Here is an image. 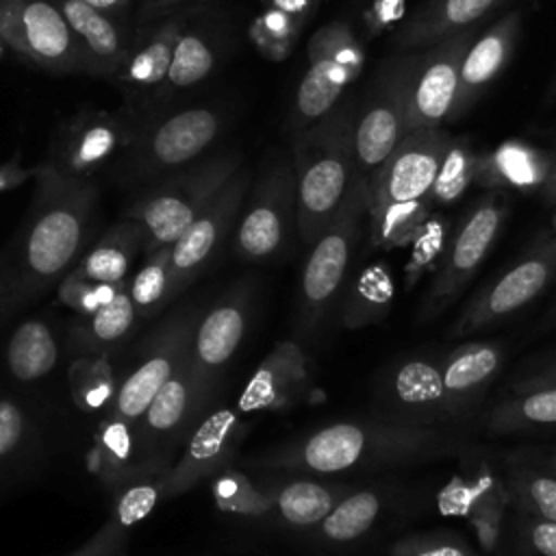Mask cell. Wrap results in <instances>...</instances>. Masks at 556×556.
<instances>
[{"label": "cell", "instance_id": "obj_22", "mask_svg": "<svg viewBox=\"0 0 556 556\" xmlns=\"http://www.w3.org/2000/svg\"><path fill=\"white\" fill-rule=\"evenodd\" d=\"M187 26L185 15H169L130 41V48L111 78L126 98V109L146 122V111L169 70L176 41Z\"/></svg>", "mask_w": 556, "mask_h": 556}, {"label": "cell", "instance_id": "obj_10", "mask_svg": "<svg viewBox=\"0 0 556 556\" xmlns=\"http://www.w3.org/2000/svg\"><path fill=\"white\" fill-rule=\"evenodd\" d=\"M556 280V235H543L502 276L476 291L450 326V337L465 339L491 330L530 302Z\"/></svg>", "mask_w": 556, "mask_h": 556}, {"label": "cell", "instance_id": "obj_30", "mask_svg": "<svg viewBox=\"0 0 556 556\" xmlns=\"http://www.w3.org/2000/svg\"><path fill=\"white\" fill-rule=\"evenodd\" d=\"M554 165V156L519 139L504 141L491 154L480 156L476 180L489 191L541 189Z\"/></svg>", "mask_w": 556, "mask_h": 556}, {"label": "cell", "instance_id": "obj_51", "mask_svg": "<svg viewBox=\"0 0 556 556\" xmlns=\"http://www.w3.org/2000/svg\"><path fill=\"white\" fill-rule=\"evenodd\" d=\"M541 387H556V358H549L534 369L521 374L510 387L508 393L513 391H530V389H541Z\"/></svg>", "mask_w": 556, "mask_h": 556}, {"label": "cell", "instance_id": "obj_17", "mask_svg": "<svg viewBox=\"0 0 556 556\" xmlns=\"http://www.w3.org/2000/svg\"><path fill=\"white\" fill-rule=\"evenodd\" d=\"M476 39V30L467 28L441 39L413 59H408L406 74V119L408 132L419 128L443 126L452 117L460 61Z\"/></svg>", "mask_w": 556, "mask_h": 556}, {"label": "cell", "instance_id": "obj_26", "mask_svg": "<svg viewBox=\"0 0 556 556\" xmlns=\"http://www.w3.org/2000/svg\"><path fill=\"white\" fill-rule=\"evenodd\" d=\"M521 11L504 13L489 30H484L469 43L460 61L458 93L450 122H456L460 115H465L473 106L478 96L484 91V87H489V83H493L504 72V67L515 54V46L521 35Z\"/></svg>", "mask_w": 556, "mask_h": 556}, {"label": "cell", "instance_id": "obj_1", "mask_svg": "<svg viewBox=\"0 0 556 556\" xmlns=\"http://www.w3.org/2000/svg\"><path fill=\"white\" fill-rule=\"evenodd\" d=\"M98 185L35 167L30 206L0 250V321L33 306L85 254L93 232Z\"/></svg>", "mask_w": 556, "mask_h": 556}, {"label": "cell", "instance_id": "obj_24", "mask_svg": "<svg viewBox=\"0 0 556 556\" xmlns=\"http://www.w3.org/2000/svg\"><path fill=\"white\" fill-rule=\"evenodd\" d=\"M504 358V348L495 341H467L439 354L443 389L458 426L476 417Z\"/></svg>", "mask_w": 556, "mask_h": 556}, {"label": "cell", "instance_id": "obj_35", "mask_svg": "<svg viewBox=\"0 0 556 556\" xmlns=\"http://www.w3.org/2000/svg\"><path fill=\"white\" fill-rule=\"evenodd\" d=\"M139 321L135 304L128 295V285L104 306L91 315H80L72 337L85 356H109L130 337Z\"/></svg>", "mask_w": 556, "mask_h": 556}, {"label": "cell", "instance_id": "obj_23", "mask_svg": "<svg viewBox=\"0 0 556 556\" xmlns=\"http://www.w3.org/2000/svg\"><path fill=\"white\" fill-rule=\"evenodd\" d=\"M313 391L308 356L298 339L278 341L248 380L237 410L239 413H280L291 410Z\"/></svg>", "mask_w": 556, "mask_h": 556}, {"label": "cell", "instance_id": "obj_54", "mask_svg": "<svg viewBox=\"0 0 556 556\" xmlns=\"http://www.w3.org/2000/svg\"><path fill=\"white\" fill-rule=\"evenodd\" d=\"M515 458H521V460H526V463H532V465H536V467H541V469H545V471H549V473H554L556 476V447H539V450H526V452H521L519 456H515Z\"/></svg>", "mask_w": 556, "mask_h": 556}, {"label": "cell", "instance_id": "obj_33", "mask_svg": "<svg viewBox=\"0 0 556 556\" xmlns=\"http://www.w3.org/2000/svg\"><path fill=\"white\" fill-rule=\"evenodd\" d=\"M219 56L217 37L202 26H185L169 63V70L165 74V80L156 89L152 98V109L165 106L172 102L178 93L193 89L202 80H206Z\"/></svg>", "mask_w": 556, "mask_h": 556}, {"label": "cell", "instance_id": "obj_14", "mask_svg": "<svg viewBox=\"0 0 556 556\" xmlns=\"http://www.w3.org/2000/svg\"><path fill=\"white\" fill-rule=\"evenodd\" d=\"M0 35L48 74H87L78 39L54 0H0Z\"/></svg>", "mask_w": 556, "mask_h": 556}, {"label": "cell", "instance_id": "obj_59", "mask_svg": "<svg viewBox=\"0 0 556 556\" xmlns=\"http://www.w3.org/2000/svg\"><path fill=\"white\" fill-rule=\"evenodd\" d=\"M554 328H556V302H554V306L545 313V317L541 319V324H539V332L554 330Z\"/></svg>", "mask_w": 556, "mask_h": 556}, {"label": "cell", "instance_id": "obj_45", "mask_svg": "<svg viewBox=\"0 0 556 556\" xmlns=\"http://www.w3.org/2000/svg\"><path fill=\"white\" fill-rule=\"evenodd\" d=\"M410 258L406 263V287H415L419 278L437 261H441L447 245L445 224L439 219H426L410 239Z\"/></svg>", "mask_w": 556, "mask_h": 556}, {"label": "cell", "instance_id": "obj_3", "mask_svg": "<svg viewBox=\"0 0 556 556\" xmlns=\"http://www.w3.org/2000/svg\"><path fill=\"white\" fill-rule=\"evenodd\" d=\"M295 178V230L311 248L341 204L363 180L352 143L350 109H334L315 124L295 130L291 143Z\"/></svg>", "mask_w": 556, "mask_h": 556}, {"label": "cell", "instance_id": "obj_19", "mask_svg": "<svg viewBox=\"0 0 556 556\" xmlns=\"http://www.w3.org/2000/svg\"><path fill=\"white\" fill-rule=\"evenodd\" d=\"M248 189L250 174L239 167L191 226L169 245L174 300L213 263L239 219Z\"/></svg>", "mask_w": 556, "mask_h": 556}, {"label": "cell", "instance_id": "obj_25", "mask_svg": "<svg viewBox=\"0 0 556 556\" xmlns=\"http://www.w3.org/2000/svg\"><path fill=\"white\" fill-rule=\"evenodd\" d=\"M46 447L39 410L15 393H0V497L35 473Z\"/></svg>", "mask_w": 556, "mask_h": 556}, {"label": "cell", "instance_id": "obj_28", "mask_svg": "<svg viewBox=\"0 0 556 556\" xmlns=\"http://www.w3.org/2000/svg\"><path fill=\"white\" fill-rule=\"evenodd\" d=\"M508 0H428L410 13L395 33L402 50H421L495 13Z\"/></svg>", "mask_w": 556, "mask_h": 556}, {"label": "cell", "instance_id": "obj_41", "mask_svg": "<svg viewBox=\"0 0 556 556\" xmlns=\"http://www.w3.org/2000/svg\"><path fill=\"white\" fill-rule=\"evenodd\" d=\"M128 295L135 304L139 319H152L167 304L174 302L169 245L146 254L143 265L128 282Z\"/></svg>", "mask_w": 556, "mask_h": 556}, {"label": "cell", "instance_id": "obj_43", "mask_svg": "<svg viewBox=\"0 0 556 556\" xmlns=\"http://www.w3.org/2000/svg\"><path fill=\"white\" fill-rule=\"evenodd\" d=\"M115 389L113 369L104 356H80L70 367L72 400L83 410L109 408Z\"/></svg>", "mask_w": 556, "mask_h": 556}, {"label": "cell", "instance_id": "obj_16", "mask_svg": "<svg viewBox=\"0 0 556 556\" xmlns=\"http://www.w3.org/2000/svg\"><path fill=\"white\" fill-rule=\"evenodd\" d=\"M213 395L215 391L198 378L189 358H185L174 376L156 391L143 415L135 421L148 458L161 471H167L174 454L208 413Z\"/></svg>", "mask_w": 556, "mask_h": 556}, {"label": "cell", "instance_id": "obj_48", "mask_svg": "<svg viewBox=\"0 0 556 556\" xmlns=\"http://www.w3.org/2000/svg\"><path fill=\"white\" fill-rule=\"evenodd\" d=\"M128 523L113 513L80 547L67 556H124L128 543Z\"/></svg>", "mask_w": 556, "mask_h": 556}, {"label": "cell", "instance_id": "obj_39", "mask_svg": "<svg viewBox=\"0 0 556 556\" xmlns=\"http://www.w3.org/2000/svg\"><path fill=\"white\" fill-rule=\"evenodd\" d=\"M508 497L517 504L521 515L556 521V476L526 463L521 458L508 460L506 471Z\"/></svg>", "mask_w": 556, "mask_h": 556}, {"label": "cell", "instance_id": "obj_56", "mask_svg": "<svg viewBox=\"0 0 556 556\" xmlns=\"http://www.w3.org/2000/svg\"><path fill=\"white\" fill-rule=\"evenodd\" d=\"M182 2H187V0H143V7H146L148 13L154 15V13L169 11V9H174V7L182 4Z\"/></svg>", "mask_w": 556, "mask_h": 556}, {"label": "cell", "instance_id": "obj_7", "mask_svg": "<svg viewBox=\"0 0 556 556\" xmlns=\"http://www.w3.org/2000/svg\"><path fill=\"white\" fill-rule=\"evenodd\" d=\"M226 115L217 106H185L148 119L137 139L111 167L124 185L146 187L195 161L222 137Z\"/></svg>", "mask_w": 556, "mask_h": 556}, {"label": "cell", "instance_id": "obj_15", "mask_svg": "<svg viewBox=\"0 0 556 556\" xmlns=\"http://www.w3.org/2000/svg\"><path fill=\"white\" fill-rule=\"evenodd\" d=\"M376 415L415 426H458L439 369L437 354H410L391 361L374 382Z\"/></svg>", "mask_w": 556, "mask_h": 556}, {"label": "cell", "instance_id": "obj_8", "mask_svg": "<svg viewBox=\"0 0 556 556\" xmlns=\"http://www.w3.org/2000/svg\"><path fill=\"white\" fill-rule=\"evenodd\" d=\"M143 119L126 106L117 111L80 106L54 130L43 165L80 180H93L113 167L143 128Z\"/></svg>", "mask_w": 556, "mask_h": 556}, {"label": "cell", "instance_id": "obj_49", "mask_svg": "<svg viewBox=\"0 0 556 556\" xmlns=\"http://www.w3.org/2000/svg\"><path fill=\"white\" fill-rule=\"evenodd\" d=\"M519 539L532 556H556V521L521 515Z\"/></svg>", "mask_w": 556, "mask_h": 556}, {"label": "cell", "instance_id": "obj_11", "mask_svg": "<svg viewBox=\"0 0 556 556\" xmlns=\"http://www.w3.org/2000/svg\"><path fill=\"white\" fill-rule=\"evenodd\" d=\"M506 217L502 191H486L460 219L447 239L445 252L434 269L430 291L419 308V321H432L447 311L465 291L478 267L491 252Z\"/></svg>", "mask_w": 556, "mask_h": 556}, {"label": "cell", "instance_id": "obj_36", "mask_svg": "<svg viewBox=\"0 0 556 556\" xmlns=\"http://www.w3.org/2000/svg\"><path fill=\"white\" fill-rule=\"evenodd\" d=\"M395 287L391 271L384 263H374L345 285L339 300V321L345 330H361L382 321L393 304Z\"/></svg>", "mask_w": 556, "mask_h": 556}, {"label": "cell", "instance_id": "obj_38", "mask_svg": "<svg viewBox=\"0 0 556 556\" xmlns=\"http://www.w3.org/2000/svg\"><path fill=\"white\" fill-rule=\"evenodd\" d=\"M382 510V495L376 489L345 493L332 510L315 526L328 543H352L365 536Z\"/></svg>", "mask_w": 556, "mask_h": 556}, {"label": "cell", "instance_id": "obj_18", "mask_svg": "<svg viewBox=\"0 0 556 556\" xmlns=\"http://www.w3.org/2000/svg\"><path fill=\"white\" fill-rule=\"evenodd\" d=\"M406 74L408 59L382 67L356 115H352L354 156L365 180L408 135Z\"/></svg>", "mask_w": 556, "mask_h": 556}, {"label": "cell", "instance_id": "obj_9", "mask_svg": "<svg viewBox=\"0 0 556 556\" xmlns=\"http://www.w3.org/2000/svg\"><path fill=\"white\" fill-rule=\"evenodd\" d=\"M306 56L308 67L295 91L293 132L334 111L365 63L363 46L343 20L317 28L306 43Z\"/></svg>", "mask_w": 556, "mask_h": 556}, {"label": "cell", "instance_id": "obj_12", "mask_svg": "<svg viewBox=\"0 0 556 556\" xmlns=\"http://www.w3.org/2000/svg\"><path fill=\"white\" fill-rule=\"evenodd\" d=\"M239 213L235 254L248 263L276 256L295 228V178L291 159L271 154L265 159L250 200Z\"/></svg>", "mask_w": 556, "mask_h": 556}, {"label": "cell", "instance_id": "obj_6", "mask_svg": "<svg viewBox=\"0 0 556 556\" xmlns=\"http://www.w3.org/2000/svg\"><path fill=\"white\" fill-rule=\"evenodd\" d=\"M239 167L241 156L237 152H219L141 187L124 217L143 228V252L172 245Z\"/></svg>", "mask_w": 556, "mask_h": 556}, {"label": "cell", "instance_id": "obj_46", "mask_svg": "<svg viewBox=\"0 0 556 556\" xmlns=\"http://www.w3.org/2000/svg\"><path fill=\"white\" fill-rule=\"evenodd\" d=\"M124 287H126V282L124 285H106V282L87 280V278H80V276H74L72 271H67L63 276V280L56 285V295L65 306H70L78 315H91L100 306L109 304Z\"/></svg>", "mask_w": 556, "mask_h": 556}, {"label": "cell", "instance_id": "obj_52", "mask_svg": "<svg viewBox=\"0 0 556 556\" xmlns=\"http://www.w3.org/2000/svg\"><path fill=\"white\" fill-rule=\"evenodd\" d=\"M35 176V167H22L20 163V152H15L9 161L0 163V193L9 191L13 187L24 185L28 178Z\"/></svg>", "mask_w": 556, "mask_h": 556}, {"label": "cell", "instance_id": "obj_20", "mask_svg": "<svg viewBox=\"0 0 556 556\" xmlns=\"http://www.w3.org/2000/svg\"><path fill=\"white\" fill-rule=\"evenodd\" d=\"M252 306L254 282L241 278L211 308L202 311L193 328L187 358L198 378L213 391L245 337Z\"/></svg>", "mask_w": 556, "mask_h": 556}, {"label": "cell", "instance_id": "obj_58", "mask_svg": "<svg viewBox=\"0 0 556 556\" xmlns=\"http://www.w3.org/2000/svg\"><path fill=\"white\" fill-rule=\"evenodd\" d=\"M556 104V67H554V74L552 78L547 80V87H545V98H543V106H554Z\"/></svg>", "mask_w": 556, "mask_h": 556}, {"label": "cell", "instance_id": "obj_27", "mask_svg": "<svg viewBox=\"0 0 556 556\" xmlns=\"http://www.w3.org/2000/svg\"><path fill=\"white\" fill-rule=\"evenodd\" d=\"M70 22L85 56L87 74L113 78L130 48V37L113 15L98 11L85 0H54Z\"/></svg>", "mask_w": 556, "mask_h": 556}, {"label": "cell", "instance_id": "obj_29", "mask_svg": "<svg viewBox=\"0 0 556 556\" xmlns=\"http://www.w3.org/2000/svg\"><path fill=\"white\" fill-rule=\"evenodd\" d=\"M91 460L93 469L109 482L130 484L165 473L148 458L137 426L115 417L100 424Z\"/></svg>", "mask_w": 556, "mask_h": 556}, {"label": "cell", "instance_id": "obj_34", "mask_svg": "<svg viewBox=\"0 0 556 556\" xmlns=\"http://www.w3.org/2000/svg\"><path fill=\"white\" fill-rule=\"evenodd\" d=\"M59 363V339L43 317L17 324L4 348V367L15 382L33 384L50 376Z\"/></svg>", "mask_w": 556, "mask_h": 556}, {"label": "cell", "instance_id": "obj_53", "mask_svg": "<svg viewBox=\"0 0 556 556\" xmlns=\"http://www.w3.org/2000/svg\"><path fill=\"white\" fill-rule=\"evenodd\" d=\"M321 0H265V7H274L282 13H287L289 17L306 24L308 17L315 13V9L319 7Z\"/></svg>", "mask_w": 556, "mask_h": 556}, {"label": "cell", "instance_id": "obj_42", "mask_svg": "<svg viewBox=\"0 0 556 556\" xmlns=\"http://www.w3.org/2000/svg\"><path fill=\"white\" fill-rule=\"evenodd\" d=\"M478 161H480V156L471 150V146L467 141L452 139L441 159L439 172H437L432 189L428 193V202L430 204H452L454 200H458L467 191V187L476 180Z\"/></svg>", "mask_w": 556, "mask_h": 556}, {"label": "cell", "instance_id": "obj_21", "mask_svg": "<svg viewBox=\"0 0 556 556\" xmlns=\"http://www.w3.org/2000/svg\"><path fill=\"white\" fill-rule=\"evenodd\" d=\"M239 410L215 408L191 430L182 454L161 476V500H172L230 467L243 439Z\"/></svg>", "mask_w": 556, "mask_h": 556}, {"label": "cell", "instance_id": "obj_50", "mask_svg": "<svg viewBox=\"0 0 556 556\" xmlns=\"http://www.w3.org/2000/svg\"><path fill=\"white\" fill-rule=\"evenodd\" d=\"M404 0H374L365 11L363 22L371 35L387 30L391 24L404 17Z\"/></svg>", "mask_w": 556, "mask_h": 556}, {"label": "cell", "instance_id": "obj_57", "mask_svg": "<svg viewBox=\"0 0 556 556\" xmlns=\"http://www.w3.org/2000/svg\"><path fill=\"white\" fill-rule=\"evenodd\" d=\"M541 191H543V195H545L549 202H556V161H554V165H552V172H549L547 180L543 182Z\"/></svg>", "mask_w": 556, "mask_h": 556}, {"label": "cell", "instance_id": "obj_37", "mask_svg": "<svg viewBox=\"0 0 556 556\" xmlns=\"http://www.w3.org/2000/svg\"><path fill=\"white\" fill-rule=\"evenodd\" d=\"M348 491L341 484L304 478L271 486L274 513L293 528H315Z\"/></svg>", "mask_w": 556, "mask_h": 556}, {"label": "cell", "instance_id": "obj_61", "mask_svg": "<svg viewBox=\"0 0 556 556\" xmlns=\"http://www.w3.org/2000/svg\"><path fill=\"white\" fill-rule=\"evenodd\" d=\"M4 48H7V43H4V39H2V35H0V59L4 56Z\"/></svg>", "mask_w": 556, "mask_h": 556}, {"label": "cell", "instance_id": "obj_4", "mask_svg": "<svg viewBox=\"0 0 556 556\" xmlns=\"http://www.w3.org/2000/svg\"><path fill=\"white\" fill-rule=\"evenodd\" d=\"M452 137L443 126L408 132L367 178V217L378 248L413 239L428 215V193Z\"/></svg>", "mask_w": 556, "mask_h": 556}, {"label": "cell", "instance_id": "obj_47", "mask_svg": "<svg viewBox=\"0 0 556 556\" xmlns=\"http://www.w3.org/2000/svg\"><path fill=\"white\" fill-rule=\"evenodd\" d=\"M391 556H473L454 534H410L391 545Z\"/></svg>", "mask_w": 556, "mask_h": 556}, {"label": "cell", "instance_id": "obj_40", "mask_svg": "<svg viewBox=\"0 0 556 556\" xmlns=\"http://www.w3.org/2000/svg\"><path fill=\"white\" fill-rule=\"evenodd\" d=\"M213 478V500L222 513L248 519H263L274 513V495L269 486L258 484L230 467Z\"/></svg>", "mask_w": 556, "mask_h": 556}, {"label": "cell", "instance_id": "obj_2", "mask_svg": "<svg viewBox=\"0 0 556 556\" xmlns=\"http://www.w3.org/2000/svg\"><path fill=\"white\" fill-rule=\"evenodd\" d=\"M463 428L415 426L384 417L328 424L298 441L285 443L256 460L274 471L341 476L424 465L465 454Z\"/></svg>", "mask_w": 556, "mask_h": 556}, {"label": "cell", "instance_id": "obj_55", "mask_svg": "<svg viewBox=\"0 0 556 556\" xmlns=\"http://www.w3.org/2000/svg\"><path fill=\"white\" fill-rule=\"evenodd\" d=\"M85 2L96 7L98 11H104V13L113 15V17H117V15H122L130 7L132 0H85Z\"/></svg>", "mask_w": 556, "mask_h": 556}, {"label": "cell", "instance_id": "obj_13", "mask_svg": "<svg viewBox=\"0 0 556 556\" xmlns=\"http://www.w3.org/2000/svg\"><path fill=\"white\" fill-rule=\"evenodd\" d=\"M202 311L204 308L193 302L178 306L156 324L139 352L137 365L115 389L109 404V417L135 424L143 415L156 391L187 358L193 328Z\"/></svg>", "mask_w": 556, "mask_h": 556}, {"label": "cell", "instance_id": "obj_60", "mask_svg": "<svg viewBox=\"0 0 556 556\" xmlns=\"http://www.w3.org/2000/svg\"><path fill=\"white\" fill-rule=\"evenodd\" d=\"M549 232H552V235H556V211H554V215H552V226H549Z\"/></svg>", "mask_w": 556, "mask_h": 556}, {"label": "cell", "instance_id": "obj_31", "mask_svg": "<svg viewBox=\"0 0 556 556\" xmlns=\"http://www.w3.org/2000/svg\"><path fill=\"white\" fill-rule=\"evenodd\" d=\"M143 245L146 235L139 222L122 217L111 224L89 250H85V254L70 271L96 282L124 285L128 269L139 252H143Z\"/></svg>", "mask_w": 556, "mask_h": 556}, {"label": "cell", "instance_id": "obj_32", "mask_svg": "<svg viewBox=\"0 0 556 556\" xmlns=\"http://www.w3.org/2000/svg\"><path fill=\"white\" fill-rule=\"evenodd\" d=\"M478 426L493 437L556 432V387L506 393L484 410Z\"/></svg>", "mask_w": 556, "mask_h": 556}, {"label": "cell", "instance_id": "obj_44", "mask_svg": "<svg viewBox=\"0 0 556 556\" xmlns=\"http://www.w3.org/2000/svg\"><path fill=\"white\" fill-rule=\"evenodd\" d=\"M304 26L306 24L289 17L287 13L265 7L248 26V37L265 59L282 61L291 54Z\"/></svg>", "mask_w": 556, "mask_h": 556}, {"label": "cell", "instance_id": "obj_5", "mask_svg": "<svg viewBox=\"0 0 556 556\" xmlns=\"http://www.w3.org/2000/svg\"><path fill=\"white\" fill-rule=\"evenodd\" d=\"M365 215L367 180L363 178L350 191L326 230L308 248L295 298L293 332L300 343L313 341L339 304L358 250Z\"/></svg>", "mask_w": 556, "mask_h": 556}]
</instances>
